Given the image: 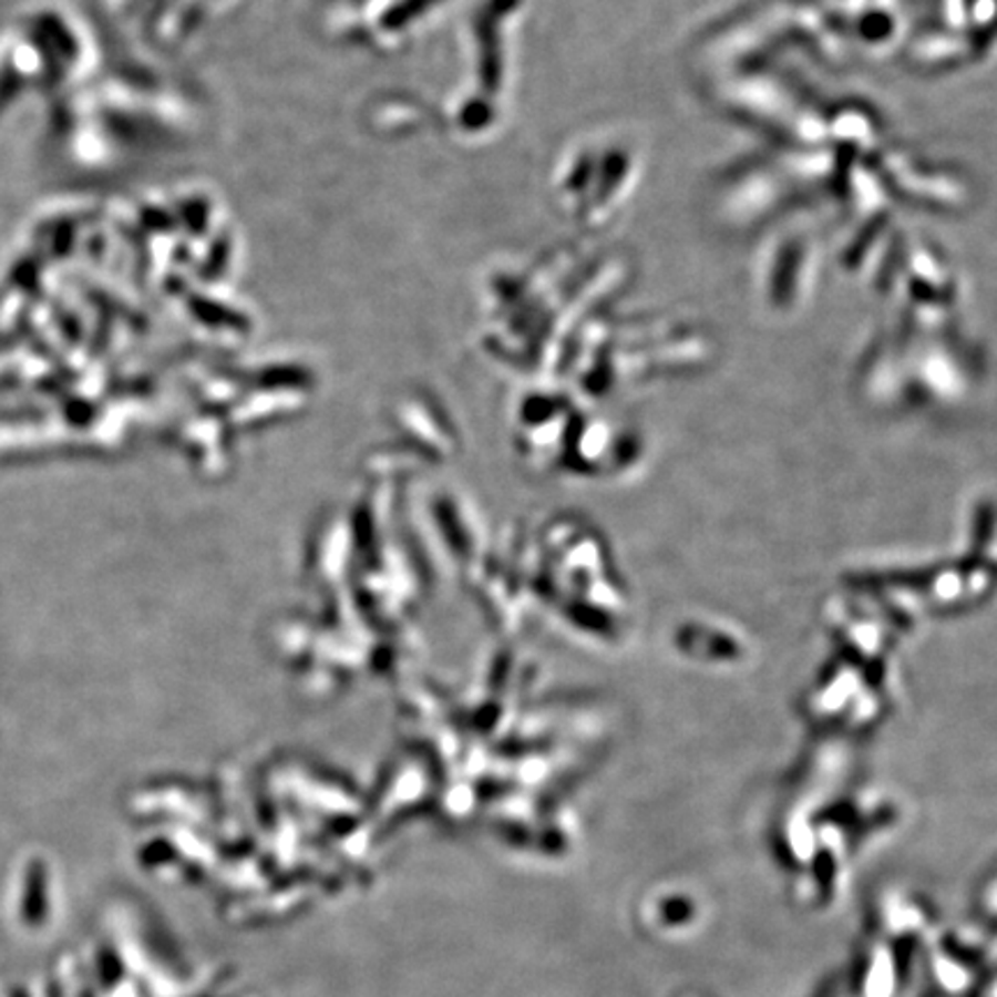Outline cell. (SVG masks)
<instances>
[{"mask_svg": "<svg viewBox=\"0 0 997 997\" xmlns=\"http://www.w3.org/2000/svg\"><path fill=\"white\" fill-rule=\"evenodd\" d=\"M0 25V111L28 89H61L65 74L42 12Z\"/></svg>", "mask_w": 997, "mask_h": 997, "instance_id": "obj_1", "label": "cell"}]
</instances>
